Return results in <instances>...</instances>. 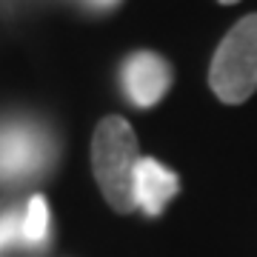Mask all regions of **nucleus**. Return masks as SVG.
<instances>
[{"mask_svg": "<svg viewBox=\"0 0 257 257\" xmlns=\"http://www.w3.org/2000/svg\"><path fill=\"white\" fill-rule=\"evenodd\" d=\"M138 163L140 155L135 128L117 114L103 117L92 138V172L106 203L120 214L135 209V169H138Z\"/></svg>", "mask_w": 257, "mask_h": 257, "instance_id": "obj_1", "label": "nucleus"}, {"mask_svg": "<svg viewBox=\"0 0 257 257\" xmlns=\"http://www.w3.org/2000/svg\"><path fill=\"white\" fill-rule=\"evenodd\" d=\"M57 157L55 135L35 117L0 120V186H23L43 177Z\"/></svg>", "mask_w": 257, "mask_h": 257, "instance_id": "obj_2", "label": "nucleus"}, {"mask_svg": "<svg viewBox=\"0 0 257 257\" xmlns=\"http://www.w3.org/2000/svg\"><path fill=\"white\" fill-rule=\"evenodd\" d=\"M209 86L223 103H243L257 92V15L237 20L209 66Z\"/></svg>", "mask_w": 257, "mask_h": 257, "instance_id": "obj_3", "label": "nucleus"}, {"mask_svg": "<svg viewBox=\"0 0 257 257\" xmlns=\"http://www.w3.org/2000/svg\"><path fill=\"white\" fill-rule=\"evenodd\" d=\"M120 83H123L128 103H135L138 109H152L155 103L163 100L172 86V66L157 52L140 49L126 57V63L120 69Z\"/></svg>", "mask_w": 257, "mask_h": 257, "instance_id": "obj_4", "label": "nucleus"}, {"mask_svg": "<svg viewBox=\"0 0 257 257\" xmlns=\"http://www.w3.org/2000/svg\"><path fill=\"white\" fill-rule=\"evenodd\" d=\"M177 192H180V180L175 172H169L163 163H157L152 157H140L135 169V206L138 209H143L149 217H157Z\"/></svg>", "mask_w": 257, "mask_h": 257, "instance_id": "obj_5", "label": "nucleus"}, {"mask_svg": "<svg viewBox=\"0 0 257 257\" xmlns=\"http://www.w3.org/2000/svg\"><path fill=\"white\" fill-rule=\"evenodd\" d=\"M49 240V203L43 194H35L23 211V226H20V243L26 248H40Z\"/></svg>", "mask_w": 257, "mask_h": 257, "instance_id": "obj_6", "label": "nucleus"}, {"mask_svg": "<svg viewBox=\"0 0 257 257\" xmlns=\"http://www.w3.org/2000/svg\"><path fill=\"white\" fill-rule=\"evenodd\" d=\"M20 226H23V217H20L18 209L0 211V248H6L15 240H20Z\"/></svg>", "mask_w": 257, "mask_h": 257, "instance_id": "obj_7", "label": "nucleus"}, {"mask_svg": "<svg viewBox=\"0 0 257 257\" xmlns=\"http://www.w3.org/2000/svg\"><path fill=\"white\" fill-rule=\"evenodd\" d=\"M89 9H94V12H106V9H114L120 0H83Z\"/></svg>", "mask_w": 257, "mask_h": 257, "instance_id": "obj_8", "label": "nucleus"}, {"mask_svg": "<svg viewBox=\"0 0 257 257\" xmlns=\"http://www.w3.org/2000/svg\"><path fill=\"white\" fill-rule=\"evenodd\" d=\"M223 6H231V3H240V0H220Z\"/></svg>", "mask_w": 257, "mask_h": 257, "instance_id": "obj_9", "label": "nucleus"}]
</instances>
